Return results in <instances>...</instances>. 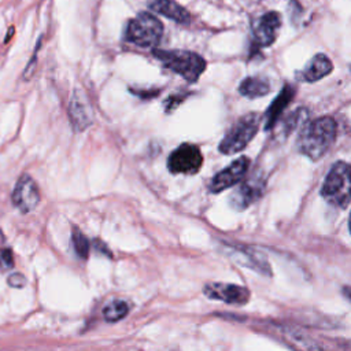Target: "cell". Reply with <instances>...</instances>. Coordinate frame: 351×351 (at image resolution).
<instances>
[{
	"instance_id": "cell-1",
	"label": "cell",
	"mask_w": 351,
	"mask_h": 351,
	"mask_svg": "<svg viewBox=\"0 0 351 351\" xmlns=\"http://www.w3.org/2000/svg\"><path fill=\"white\" fill-rule=\"evenodd\" d=\"M337 136V123L330 117H321L307 123L299 133L298 149L311 160L321 159L333 145Z\"/></svg>"
},
{
	"instance_id": "cell-2",
	"label": "cell",
	"mask_w": 351,
	"mask_h": 351,
	"mask_svg": "<svg viewBox=\"0 0 351 351\" xmlns=\"http://www.w3.org/2000/svg\"><path fill=\"white\" fill-rule=\"evenodd\" d=\"M165 67L181 75L188 82H196L206 70V60L196 52L185 49H154Z\"/></svg>"
},
{
	"instance_id": "cell-3",
	"label": "cell",
	"mask_w": 351,
	"mask_h": 351,
	"mask_svg": "<svg viewBox=\"0 0 351 351\" xmlns=\"http://www.w3.org/2000/svg\"><path fill=\"white\" fill-rule=\"evenodd\" d=\"M321 196L330 204L344 208L351 202V165L339 160L328 171L322 186Z\"/></svg>"
},
{
	"instance_id": "cell-4",
	"label": "cell",
	"mask_w": 351,
	"mask_h": 351,
	"mask_svg": "<svg viewBox=\"0 0 351 351\" xmlns=\"http://www.w3.org/2000/svg\"><path fill=\"white\" fill-rule=\"evenodd\" d=\"M163 34L162 22L149 12H140L136 18L130 19L125 37L141 48H152L159 44Z\"/></svg>"
},
{
	"instance_id": "cell-5",
	"label": "cell",
	"mask_w": 351,
	"mask_h": 351,
	"mask_svg": "<svg viewBox=\"0 0 351 351\" xmlns=\"http://www.w3.org/2000/svg\"><path fill=\"white\" fill-rule=\"evenodd\" d=\"M259 128V115L250 112L239 118L234 125L228 130L225 137L219 143V152L232 155L243 151L248 143L255 137Z\"/></svg>"
},
{
	"instance_id": "cell-6",
	"label": "cell",
	"mask_w": 351,
	"mask_h": 351,
	"mask_svg": "<svg viewBox=\"0 0 351 351\" xmlns=\"http://www.w3.org/2000/svg\"><path fill=\"white\" fill-rule=\"evenodd\" d=\"M203 166V155L197 145L184 143L167 159V169L173 174H196Z\"/></svg>"
},
{
	"instance_id": "cell-7",
	"label": "cell",
	"mask_w": 351,
	"mask_h": 351,
	"mask_svg": "<svg viewBox=\"0 0 351 351\" xmlns=\"http://www.w3.org/2000/svg\"><path fill=\"white\" fill-rule=\"evenodd\" d=\"M265 191V178L256 171L243 181L229 196V203L236 210H244L255 203Z\"/></svg>"
},
{
	"instance_id": "cell-8",
	"label": "cell",
	"mask_w": 351,
	"mask_h": 351,
	"mask_svg": "<svg viewBox=\"0 0 351 351\" xmlns=\"http://www.w3.org/2000/svg\"><path fill=\"white\" fill-rule=\"evenodd\" d=\"M203 293L208 299L221 300L228 304L243 306L250 300V291L239 284L228 282H207L203 287Z\"/></svg>"
},
{
	"instance_id": "cell-9",
	"label": "cell",
	"mask_w": 351,
	"mask_h": 351,
	"mask_svg": "<svg viewBox=\"0 0 351 351\" xmlns=\"http://www.w3.org/2000/svg\"><path fill=\"white\" fill-rule=\"evenodd\" d=\"M250 163V158L244 155L233 160L228 167L222 169L213 177V180L210 181V191L214 193H219L240 182L247 174Z\"/></svg>"
},
{
	"instance_id": "cell-10",
	"label": "cell",
	"mask_w": 351,
	"mask_h": 351,
	"mask_svg": "<svg viewBox=\"0 0 351 351\" xmlns=\"http://www.w3.org/2000/svg\"><path fill=\"white\" fill-rule=\"evenodd\" d=\"M281 27V15L277 11H269L256 18L252 23V36L258 47L271 45Z\"/></svg>"
},
{
	"instance_id": "cell-11",
	"label": "cell",
	"mask_w": 351,
	"mask_h": 351,
	"mask_svg": "<svg viewBox=\"0 0 351 351\" xmlns=\"http://www.w3.org/2000/svg\"><path fill=\"white\" fill-rule=\"evenodd\" d=\"M11 199L14 206L22 213L33 211L40 202V192L36 181L30 176L23 174L15 185Z\"/></svg>"
},
{
	"instance_id": "cell-12",
	"label": "cell",
	"mask_w": 351,
	"mask_h": 351,
	"mask_svg": "<svg viewBox=\"0 0 351 351\" xmlns=\"http://www.w3.org/2000/svg\"><path fill=\"white\" fill-rule=\"evenodd\" d=\"M69 117H70L71 125L77 132L85 130L92 123L93 112L84 93L75 92L73 95L69 106Z\"/></svg>"
},
{
	"instance_id": "cell-13",
	"label": "cell",
	"mask_w": 351,
	"mask_h": 351,
	"mask_svg": "<svg viewBox=\"0 0 351 351\" xmlns=\"http://www.w3.org/2000/svg\"><path fill=\"white\" fill-rule=\"evenodd\" d=\"M296 90L292 85H285L281 92L276 96V99L269 106L266 114H265V129L269 130L274 126V123L278 121L282 111L288 107V104L292 101Z\"/></svg>"
},
{
	"instance_id": "cell-14",
	"label": "cell",
	"mask_w": 351,
	"mask_h": 351,
	"mask_svg": "<svg viewBox=\"0 0 351 351\" xmlns=\"http://www.w3.org/2000/svg\"><path fill=\"white\" fill-rule=\"evenodd\" d=\"M333 70V64L330 59L325 53H317L313 59L307 63V66L299 73V78L306 82H315Z\"/></svg>"
},
{
	"instance_id": "cell-15",
	"label": "cell",
	"mask_w": 351,
	"mask_h": 351,
	"mask_svg": "<svg viewBox=\"0 0 351 351\" xmlns=\"http://www.w3.org/2000/svg\"><path fill=\"white\" fill-rule=\"evenodd\" d=\"M228 254L233 258V261H236L239 265L247 266L258 273H262L263 276H271V270L270 266L267 265V262L258 254H254L250 250H244V248H239V247H232L228 250Z\"/></svg>"
},
{
	"instance_id": "cell-16",
	"label": "cell",
	"mask_w": 351,
	"mask_h": 351,
	"mask_svg": "<svg viewBox=\"0 0 351 351\" xmlns=\"http://www.w3.org/2000/svg\"><path fill=\"white\" fill-rule=\"evenodd\" d=\"M149 8L181 25H188L192 19L189 11L174 0H155L149 3Z\"/></svg>"
},
{
	"instance_id": "cell-17",
	"label": "cell",
	"mask_w": 351,
	"mask_h": 351,
	"mask_svg": "<svg viewBox=\"0 0 351 351\" xmlns=\"http://www.w3.org/2000/svg\"><path fill=\"white\" fill-rule=\"evenodd\" d=\"M270 89H271L270 81L266 77H262V75L247 77L239 85L240 95H243L248 99L262 97V96L267 95L270 92Z\"/></svg>"
},
{
	"instance_id": "cell-18",
	"label": "cell",
	"mask_w": 351,
	"mask_h": 351,
	"mask_svg": "<svg viewBox=\"0 0 351 351\" xmlns=\"http://www.w3.org/2000/svg\"><path fill=\"white\" fill-rule=\"evenodd\" d=\"M128 313H129V304L125 300H112L103 310L104 319L108 322H117L125 318Z\"/></svg>"
},
{
	"instance_id": "cell-19",
	"label": "cell",
	"mask_w": 351,
	"mask_h": 351,
	"mask_svg": "<svg viewBox=\"0 0 351 351\" xmlns=\"http://www.w3.org/2000/svg\"><path fill=\"white\" fill-rule=\"evenodd\" d=\"M73 244H74V250L78 256H81L82 259L88 258L89 241L80 229H74V232H73Z\"/></svg>"
},
{
	"instance_id": "cell-20",
	"label": "cell",
	"mask_w": 351,
	"mask_h": 351,
	"mask_svg": "<svg viewBox=\"0 0 351 351\" xmlns=\"http://www.w3.org/2000/svg\"><path fill=\"white\" fill-rule=\"evenodd\" d=\"M26 282V278L21 273H14L8 277V284L14 288H22Z\"/></svg>"
},
{
	"instance_id": "cell-21",
	"label": "cell",
	"mask_w": 351,
	"mask_h": 351,
	"mask_svg": "<svg viewBox=\"0 0 351 351\" xmlns=\"http://www.w3.org/2000/svg\"><path fill=\"white\" fill-rule=\"evenodd\" d=\"M0 262L3 263L4 267L12 266V254H11L10 250H4V251L0 254Z\"/></svg>"
},
{
	"instance_id": "cell-22",
	"label": "cell",
	"mask_w": 351,
	"mask_h": 351,
	"mask_svg": "<svg viewBox=\"0 0 351 351\" xmlns=\"http://www.w3.org/2000/svg\"><path fill=\"white\" fill-rule=\"evenodd\" d=\"M343 293H344V296L351 302V287H348V285L344 287V288H343Z\"/></svg>"
},
{
	"instance_id": "cell-23",
	"label": "cell",
	"mask_w": 351,
	"mask_h": 351,
	"mask_svg": "<svg viewBox=\"0 0 351 351\" xmlns=\"http://www.w3.org/2000/svg\"><path fill=\"white\" fill-rule=\"evenodd\" d=\"M348 229H350V233H351V213H350V218H348Z\"/></svg>"
}]
</instances>
